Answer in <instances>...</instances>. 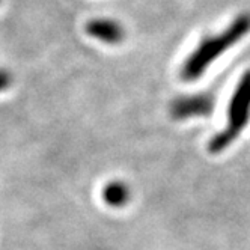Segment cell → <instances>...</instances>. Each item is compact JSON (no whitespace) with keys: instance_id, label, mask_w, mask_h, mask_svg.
Wrapping results in <instances>:
<instances>
[{"instance_id":"8992f818","label":"cell","mask_w":250,"mask_h":250,"mask_svg":"<svg viewBox=\"0 0 250 250\" xmlns=\"http://www.w3.org/2000/svg\"><path fill=\"white\" fill-rule=\"evenodd\" d=\"M12 84V74L9 73L8 69L0 68V92L8 89Z\"/></svg>"},{"instance_id":"277c9868","label":"cell","mask_w":250,"mask_h":250,"mask_svg":"<svg viewBox=\"0 0 250 250\" xmlns=\"http://www.w3.org/2000/svg\"><path fill=\"white\" fill-rule=\"evenodd\" d=\"M86 33L104 44H119L125 38V30L122 24L112 19H94L87 21Z\"/></svg>"},{"instance_id":"6da1fadb","label":"cell","mask_w":250,"mask_h":250,"mask_svg":"<svg viewBox=\"0 0 250 250\" xmlns=\"http://www.w3.org/2000/svg\"><path fill=\"white\" fill-rule=\"evenodd\" d=\"M250 32V14H241L232 21L226 30L204 38L191 55L186 59L181 68V79L193 82L201 79L208 66L216 62L225 51L240 42Z\"/></svg>"},{"instance_id":"7a4b0ae2","label":"cell","mask_w":250,"mask_h":250,"mask_svg":"<svg viewBox=\"0 0 250 250\" xmlns=\"http://www.w3.org/2000/svg\"><path fill=\"white\" fill-rule=\"evenodd\" d=\"M250 122V69L241 76L228 107V124L226 127L214 136L209 144L208 151L211 154H219L228 149L234 140L238 139L241 131Z\"/></svg>"},{"instance_id":"3957f363","label":"cell","mask_w":250,"mask_h":250,"mask_svg":"<svg viewBox=\"0 0 250 250\" xmlns=\"http://www.w3.org/2000/svg\"><path fill=\"white\" fill-rule=\"evenodd\" d=\"M214 110V97L211 94H193L172 101L170 115L176 121L208 116Z\"/></svg>"},{"instance_id":"5b68a950","label":"cell","mask_w":250,"mask_h":250,"mask_svg":"<svg viewBox=\"0 0 250 250\" xmlns=\"http://www.w3.org/2000/svg\"><path fill=\"white\" fill-rule=\"evenodd\" d=\"M103 199L112 208H124L131 199V190L122 181H112L103 188Z\"/></svg>"}]
</instances>
